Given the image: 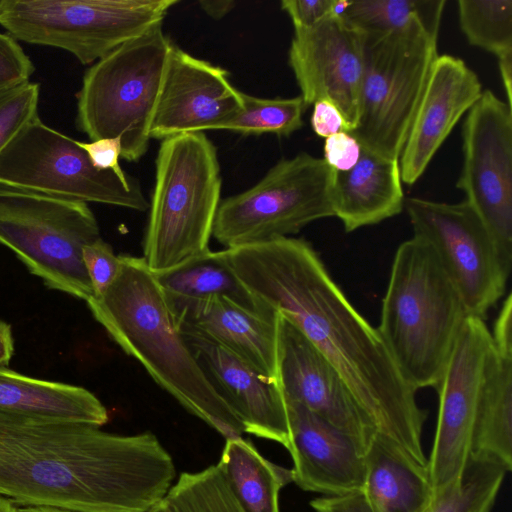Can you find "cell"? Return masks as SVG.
I'll return each mask as SVG.
<instances>
[{
  "mask_svg": "<svg viewBox=\"0 0 512 512\" xmlns=\"http://www.w3.org/2000/svg\"><path fill=\"white\" fill-rule=\"evenodd\" d=\"M225 253L257 303L292 323L334 367L377 434L428 465L421 441L427 411L416 401L417 390L310 243L285 237Z\"/></svg>",
  "mask_w": 512,
  "mask_h": 512,
  "instance_id": "cell-1",
  "label": "cell"
},
{
  "mask_svg": "<svg viewBox=\"0 0 512 512\" xmlns=\"http://www.w3.org/2000/svg\"><path fill=\"white\" fill-rule=\"evenodd\" d=\"M176 476L151 432L113 434L68 420L0 413V496L68 512H149Z\"/></svg>",
  "mask_w": 512,
  "mask_h": 512,
  "instance_id": "cell-2",
  "label": "cell"
},
{
  "mask_svg": "<svg viewBox=\"0 0 512 512\" xmlns=\"http://www.w3.org/2000/svg\"><path fill=\"white\" fill-rule=\"evenodd\" d=\"M119 273L100 296L87 300L111 339L189 413L225 439L244 433L179 331L155 275L142 257L119 255Z\"/></svg>",
  "mask_w": 512,
  "mask_h": 512,
  "instance_id": "cell-3",
  "label": "cell"
},
{
  "mask_svg": "<svg viewBox=\"0 0 512 512\" xmlns=\"http://www.w3.org/2000/svg\"><path fill=\"white\" fill-rule=\"evenodd\" d=\"M468 316L431 246L416 236L401 243L377 331L415 390L437 387Z\"/></svg>",
  "mask_w": 512,
  "mask_h": 512,
  "instance_id": "cell-4",
  "label": "cell"
},
{
  "mask_svg": "<svg viewBox=\"0 0 512 512\" xmlns=\"http://www.w3.org/2000/svg\"><path fill=\"white\" fill-rule=\"evenodd\" d=\"M155 165L142 258L158 274L210 250L222 178L217 148L202 132L161 140Z\"/></svg>",
  "mask_w": 512,
  "mask_h": 512,
  "instance_id": "cell-5",
  "label": "cell"
},
{
  "mask_svg": "<svg viewBox=\"0 0 512 512\" xmlns=\"http://www.w3.org/2000/svg\"><path fill=\"white\" fill-rule=\"evenodd\" d=\"M172 46L162 22L89 67L77 93L76 124L90 141L118 137L123 159L145 155Z\"/></svg>",
  "mask_w": 512,
  "mask_h": 512,
  "instance_id": "cell-6",
  "label": "cell"
},
{
  "mask_svg": "<svg viewBox=\"0 0 512 512\" xmlns=\"http://www.w3.org/2000/svg\"><path fill=\"white\" fill-rule=\"evenodd\" d=\"M439 32L414 18L386 34H363V72L356 127L363 149L399 159L438 57Z\"/></svg>",
  "mask_w": 512,
  "mask_h": 512,
  "instance_id": "cell-7",
  "label": "cell"
},
{
  "mask_svg": "<svg viewBox=\"0 0 512 512\" xmlns=\"http://www.w3.org/2000/svg\"><path fill=\"white\" fill-rule=\"evenodd\" d=\"M100 238L87 203L0 185V244L47 287L89 300L82 249Z\"/></svg>",
  "mask_w": 512,
  "mask_h": 512,
  "instance_id": "cell-8",
  "label": "cell"
},
{
  "mask_svg": "<svg viewBox=\"0 0 512 512\" xmlns=\"http://www.w3.org/2000/svg\"><path fill=\"white\" fill-rule=\"evenodd\" d=\"M336 171L301 152L277 162L254 186L221 200L212 237L225 249L290 237L332 217Z\"/></svg>",
  "mask_w": 512,
  "mask_h": 512,
  "instance_id": "cell-9",
  "label": "cell"
},
{
  "mask_svg": "<svg viewBox=\"0 0 512 512\" xmlns=\"http://www.w3.org/2000/svg\"><path fill=\"white\" fill-rule=\"evenodd\" d=\"M177 0H0V25L16 40L100 60L162 23Z\"/></svg>",
  "mask_w": 512,
  "mask_h": 512,
  "instance_id": "cell-10",
  "label": "cell"
},
{
  "mask_svg": "<svg viewBox=\"0 0 512 512\" xmlns=\"http://www.w3.org/2000/svg\"><path fill=\"white\" fill-rule=\"evenodd\" d=\"M79 142L36 116L0 152V185L70 201L148 210L136 178L98 170Z\"/></svg>",
  "mask_w": 512,
  "mask_h": 512,
  "instance_id": "cell-11",
  "label": "cell"
},
{
  "mask_svg": "<svg viewBox=\"0 0 512 512\" xmlns=\"http://www.w3.org/2000/svg\"><path fill=\"white\" fill-rule=\"evenodd\" d=\"M456 183L487 228L507 277L512 268V107L491 90L466 113Z\"/></svg>",
  "mask_w": 512,
  "mask_h": 512,
  "instance_id": "cell-12",
  "label": "cell"
},
{
  "mask_svg": "<svg viewBox=\"0 0 512 512\" xmlns=\"http://www.w3.org/2000/svg\"><path fill=\"white\" fill-rule=\"evenodd\" d=\"M404 207L414 236L434 250L468 315L484 319L504 295L509 277L481 219L465 200L451 204L411 197Z\"/></svg>",
  "mask_w": 512,
  "mask_h": 512,
  "instance_id": "cell-13",
  "label": "cell"
},
{
  "mask_svg": "<svg viewBox=\"0 0 512 512\" xmlns=\"http://www.w3.org/2000/svg\"><path fill=\"white\" fill-rule=\"evenodd\" d=\"M492 347L484 319L468 316L435 388L439 405L434 443L428 459L433 488L463 477L485 366Z\"/></svg>",
  "mask_w": 512,
  "mask_h": 512,
  "instance_id": "cell-14",
  "label": "cell"
},
{
  "mask_svg": "<svg viewBox=\"0 0 512 512\" xmlns=\"http://www.w3.org/2000/svg\"><path fill=\"white\" fill-rule=\"evenodd\" d=\"M276 384L285 399L303 405L341 431L365 455L377 434L374 426L334 367L280 314Z\"/></svg>",
  "mask_w": 512,
  "mask_h": 512,
  "instance_id": "cell-15",
  "label": "cell"
},
{
  "mask_svg": "<svg viewBox=\"0 0 512 512\" xmlns=\"http://www.w3.org/2000/svg\"><path fill=\"white\" fill-rule=\"evenodd\" d=\"M288 63L306 106L322 99L332 102L352 132L359 113L363 33L336 17L294 30Z\"/></svg>",
  "mask_w": 512,
  "mask_h": 512,
  "instance_id": "cell-16",
  "label": "cell"
},
{
  "mask_svg": "<svg viewBox=\"0 0 512 512\" xmlns=\"http://www.w3.org/2000/svg\"><path fill=\"white\" fill-rule=\"evenodd\" d=\"M228 72L173 44L150 137L163 140L187 133L222 130L242 109V92Z\"/></svg>",
  "mask_w": 512,
  "mask_h": 512,
  "instance_id": "cell-17",
  "label": "cell"
},
{
  "mask_svg": "<svg viewBox=\"0 0 512 512\" xmlns=\"http://www.w3.org/2000/svg\"><path fill=\"white\" fill-rule=\"evenodd\" d=\"M179 331L209 382L238 418L244 433L275 441L287 449L288 417L278 385L218 343L193 332Z\"/></svg>",
  "mask_w": 512,
  "mask_h": 512,
  "instance_id": "cell-18",
  "label": "cell"
},
{
  "mask_svg": "<svg viewBox=\"0 0 512 512\" xmlns=\"http://www.w3.org/2000/svg\"><path fill=\"white\" fill-rule=\"evenodd\" d=\"M284 401L292 481L304 491L324 496L363 491L365 457L351 439L303 405Z\"/></svg>",
  "mask_w": 512,
  "mask_h": 512,
  "instance_id": "cell-19",
  "label": "cell"
},
{
  "mask_svg": "<svg viewBox=\"0 0 512 512\" xmlns=\"http://www.w3.org/2000/svg\"><path fill=\"white\" fill-rule=\"evenodd\" d=\"M482 92L478 76L462 59L438 55L398 159L402 182L412 185L422 176L455 125Z\"/></svg>",
  "mask_w": 512,
  "mask_h": 512,
  "instance_id": "cell-20",
  "label": "cell"
},
{
  "mask_svg": "<svg viewBox=\"0 0 512 512\" xmlns=\"http://www.w3.org/2000/svg\"><path fill=\"white\" fill-rule=\"evenodd\" d=\"M169 309L179 330L193 332L218 343L263 378L276 383L278 312L252 311L226 298Z\"/></svg>",
  "mask_w": 512,
  "mask_h": 512,
  "instance_id": "cell-21",
  "label": "cell"
},
{
  "mask_svg": "<svg viewBox=\"0 0 512 512\" xmlns=\"http://www.w3.org/2000/svg\"><path fill=\"white\" fill-rule=\"evenodd\" d=\"M479 392L469 460L493 462L512 469V329L498 324L491 332Z\"/></svg>",
  "mask_w": 512,
  "mask_h": 512,
  "instance_id": "cell-22",
  "label": "cell"
},
{
  "mask_svg": "<svg viewBox=\"0 0 512 512\" xmlns=\"http://www.w3.org/2000/svg\"><path fill=\"white\" fill-rule=\"evenodd\" d=\"M332 202L346 232L398 215L405 205L399 160L362 148L352 169L336 172Z\"/></svg>",
  "mask_w": 512,
  "mask_h": 512,
  "instance_id": "cell-23",
  "label": "cell"
},
{
  "mask_svg": "<svg viewBox=\"0 0 512 512\" xmlns=\"http://www.w3.org/2000/svg\"><path fill=\"white\" fill-rule=\"evenodd\" d=\"M363 494L373 512H419L434 488L421 465L388 438L376 434L365 455Z\"/></svg>",
  "mask_w": 512,
  "mask_h": 512,
  "instance_id": "cell-24",
  "label": "cell"
},
{
  "mask_svg": "<svg viewBox=\"0 0 512 512\" xmlns=\"http://www.w3.org/2000/svg\"><path fill=\"white\" fill-rule=\"evenodd\" d=\"M0 413L25 414L101 427L108 421L102 402L89 390L28 377L0 367Z\"/></svg>",
  "mask_w": 512,
  "mask_h": 512,
  "instance_id": "cell-25",
  "label": "cell"
},
{
  "mask_svg": "<svg viewBox=\"0 0 512 512\" xmlns=\"http://www.w3.org/2000/svg\"><path fill=\"white\" fill-rule=\"evenodd\" d=\"M169 307L226 298L246 309L275 312L260 306L228 263L225 249L211 251L168 271L154 274Z\"/></svg>",
  "mask_w": 512,
  "mask_h": 512,
  "instance_id": "cell-26",
  "label": "cell"
},
{
  "mask_svg": "<svg viewBox=\"0 0 512 512\" xmlns=\"http://www.w3.org/2000/svg\"><path fill=\"white\" fill-rule=\"evenodd\" d=\"M244 512H280L279 493L292 481V471L263 457L240 437L226 439L217 463Z\"/></svg>",
  "mask_w": 512,
  "mask_h": 512,
  "instance_id": "cell-27",
  "label": "cell"
},
{
  "mask_svg": "<svg viewBox=\"0 0 512 512\" xmlns=\"http://www.w3.org/2000/svg\"><path fill=\"white\" fill-rule=\"evenodd\" d=\"M445 0H352L342 20L363 34H386L419 18L439 32Z\"/></svg>",
  "mask_w": 512,
  "mask_h": 512,
  "instance_id": "cell-28",
  "label": "cell"
},
{
  "mask_svg": "<svg viewBox=\"0 0 512 512\" xmlns=\"http://www.w3.org/2000/svg\"><path fill=\"white\" fill-rule=\"evenodd\" d=\"M506 473L493 462L469 460L463 477L435 488L419 512H490Z\"/></svg>",
  "mask_w": 512,
  "mask_h": 512,
  "instance_id": "cell-29",
  "label": "cell"
},
{
  "mask_svg": "<svg viewBox=\"0 0 512 512\" xmlns=\"http://www.w3.org/2000/svg\"><path fill=\"white\" fill-rule=\"evenodd\" d=\"M460 28L469 44L494 54H512V0H459Z\"/></svg>",
  "mask_w": 512,
  "mask_h": 512,
  "instance_id": "cell-30",
  "label": "cell"
},
{
  "mask_svg": "<svg viewBox=\"0 0 512 512\" xmlns=\"http://www.w3.org/2000/svg\"><path fill=\"white\" fill-rule=\"evenodd\" d=\"M242 109L222 130L241 135L273 133L289 136L303 126L307 106L302 97L261 98L246 93Z\"/></svg>",
  "mask_w": 512,
  "mask_h": 512,
  "instance_id": "cell-31",
  "label": "cell"
},
{
  "mask_svg": "<svg viewBox=\"0 0 512 512\" xmlns=\"http://www.w3.org/2000/svg\"><path fill=\"white\" fill-rule=\"evenodd\" d=\"M165 498L178 512H244L217 464L182 473Z\"/></svg>",
  "mask_w": 512,
  "mask_h": 512,
  "instance_id": "cell-32",
  "label": "cell"
},
{
  "mask_svg": "<svg viewBox=\"0 0 512 512\" xmlns=\"http://www.w3.org/2000/svg\"><path fill=\"white\" fill-rule=\"evenodd\" d=\"M39 92V84L29 81L0 93V152L38 116Z\"/></svg>",
  "mask_w": 512,
  "mask_h": 512,
  "instance_id": "cell-33",
  "label": "cell"
},
{
  "mask_svg": "<svg viewBox=\"0 0 512 512\" xmlns=\"http://www.w3.org/2000/svg\"><path fill=\"white\" fill-rule=\"evenodd\" d=\"M82 258L93 288V296H100L117 277L121 260L102 238L83 247ZM92 296V297H93Z\"/></svg>",
  "mask_w": 512,
  "mask_h": 512,
  "instance_id": "cell-34",
  "label": "cell"
},
{
  "mask_svg": "<svg viewBox=\"0 0 512 512\" xmlns=\"http://www.w3.org/2000/svg\"><path fill=\"white\" fill-rule=\"evenodd\" d=\"M34 70L17 40L0 32V93L29 82Z\"/></svg>",
  "mask_w": 512,
  "mask_h": 512,
  "instance_id": "cell-35",
  "label": "cell"
},
{
  "mask_svg": "<svg viewBox=\"0 0 512 512\" xmlns=\"http://www.w3.org/2000/svg\"><path fill=\"white\" fill-rule=\"evenodd\" d=\"M361 152L358 140L342 131L325 139L323 160L336 172H346L357 164Z\"/></svg>",
  "mask_w": 512,
  "mask_h": 512,
  "instance_id": "cell-36",
  "label": "cell"
},
{
  "mask_svg": "<svg viewBox=\"0 0 512 512\" xmlns=\"http://www.w3.org/2000/svg\"><path fill=\"white\" fill-rule=\"evenodd\" d=\"M335 0H283L281 9L290 17L294 30L309 29L333 17Z\"/></svg>",
  "mask_w": 512,
  "mask_h": 512,
  "instance_id": "cell-37",
  "label": "cell"
},
{
  "mask_svg": "<svg viewBox=\"0 0 512 512\" xmlns=\"http://www.w3.org/2000/svg\"><path fill=\"white\" fill-rule=\"evenodd\" d=\"M79 143L87 153L92 165L98 170L114 172L121 178L130 176L119 164L122 154L120 138H101L90 142L80 141Z\"/></svg>",
  "mask_w": 512,
  "mask_h": 512,
  "instance_id": "cell-38",
  "label": "cell"
},
{
  "mask_svg": "<svg viewBox=\"0 0 512 512\" xmlns=\"http://www.w3.org/2000/svg\"><path fill=\"white\" fill-rule=\"evenodd\" d=\"M313 131L321 138H328L336 133L346 131V122L340 110L328 100H318L313 104L311 115Z\"/></svg>",
  "mask_w": 512,
  "mask_h": 512,
  "instance_id": "cell-39",
  "label": "cell"
},
{
  "mask_svg": "<svg viewBox=\"0 0 512 512\" xmlns=\"http://www.w3.org/2000/svg\"><path fill=\"white\" fill-rule=\"evenodd\" d=\"M310 506L315 512H373L362 491L315 498Z\"/></svg>",
  "mask_w": 512,
  "mask_h": 512,
  "instance_id": "cell-40",
  "label": "cell"
},
{
  "mask_svg": "<svg viewBox=\"0 0 512 512\" xmlns=\"http://www.w3.org/2000/svg\"><path fill=\"white\" fill-rule=\"evenodd\" d=\"M14 353V339L11 326L0 321V367H7Z\"/></svg>",
  "mask_w": 512,
  "mask_h": 512,
  "instance_id": "cell-41",
  "label": "cell"
},
{
  "mask_svg": "<svg viewBox=\"0 0 512 512\" xmlns=\"http://www.w3.org/2000/svg\"><path fill=\"white\" fill-rule=\"evenodd\" d=\"M199 5L208 16L220 20L233 10L236 2L233 0H201Z\"/></svg>",
  "mask_w": 512,
  "mask_h": 512,
  "instance_id": "cell-42",
  "label": "cell"
},
{
  "mask_svg": "<svg viewBox=\"0 0 512 512\" xmlns=\"http://www.w3.org/2000/svg\"><path fill=\"white\" fill-rule=\"evenodd\" d=\"M498 67L506 94V102L512 107V54L498 58Z\"/></svg>",
  "mask_w": 512,
  "mask_h": 512,
  "instance_id": "cell-43",
  "label": "cell"
},
{
  "mask_svg": "<svg viewBox=\"0 0 512 512\" xmlns=\"http://www.w3.org/2000/svg\"><path fill=\"white\" fill-rule=\"evenodd\" d=\"M0 512H19V507L11 500L0 496Z\"/></svg>",
  "mask_w": 512,
  "mask_h": 512,
  "instance_id": "cell-44",
  "label": "cell"
},
{
  "mask_svg": "<svg viewBox=\"0 0 512 512\" xmlns=\"http://www.w3.org/2000/svg\"><path fill=\"white\" fill-rule=\"evenodd\" d=\"M149 512H178L175 507L165 498L162 502L153 507Z\"/></svg>",
  "mask_w": 512,
  "mask_h": 512,
  "instance_id": "cell-45",
  "label": "cell"
},
{
  "mask_svg": "<svg viewBox=\"0 0 512 512\" xmlns=\"http://www.w3.org/2000/svg\"><path fill=\"white\" fill-rule=\"evenodd\" d=\"M19 512H68L52 507H19Z\"/></svg>",
  "mask_w": 512,
  "mask_h": 512,
  "instance_id": "cell-46",
  "label": "cell"
}]
</instances>
